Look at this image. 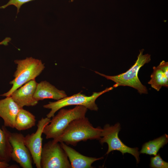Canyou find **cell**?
Wrapping results in <instances>:
<instances>
[{
	"label": "cell",
	"mask_w": 168,
	"mask_h": 168,
	"mask_svg": "<svg viewBox=\"0 0 168 168\" xmlns=\"http://www.w3.org/2000/svg\"><path fill=\"white\" fill-rule=\"evenodd\" d=\"M102 130L100 127H94L88 119L85 117L72 121L62 134L52 141L55 142H63L67 145L76 146L81 141L99 140Z\"/></svg>",
	"instance_id": "cell-1"
},
{
	"label": "cell",
	"mask_w": 168,
	"mask_h": 168,
	"mask_svg": "<svg viewBox=\"0 0 168 168\" xmlns=\"http://www.w3.org/2000/svg\"><path fill=\"white\" fill-rule=\"evenodd\" d=\"M144 49L140 50L138 58L134 65L125 72L115 75L108 76L101 73L97 71L96 73L115 83L113 87L128 86L137 90L140 94H147L148 90L147 87L143 85L138 77V72L140 68L151 61V55L147 54H143Z\"/></svg>",
	"instance_id": "cell-2"
},
{
	"label": "cell",
	"mask_w": 168,
	"mask_h": 168,
	"mask_svg": "<svg viewBox=\"0 0 168 168\" xmlns=\"http://www.w3.org/2000/svg\"><path fill=\"white\" fill-rule=\"evenodd\" d=\"M17 65L14 79L10 82L12 86L7 92L1 95L2 96H10L15 90L28 82L33 80L41 73L45 68L44 64L40 60L32 57L21 60H16Z\"/></svg>",
	"instance_id": "cell-3"
},
{
	"label": "cell",
	"mask_w": 168,
	"mask_h": 168,
	"mask_svg": "<svg viewBox=\"0 0 168 168\" xmlns=\"http://www.w3.org/2000/svg\"><path fill=\"white\" fill-rule=\"evenodd\" d=\"M87 110L86 107L82 105H77L72 109H60L43 129V133L46 138L54 139L59 137L72 121L85 117Z\"/></svg>",
	"instance_id": "cell-4"
},
{
	"label": "cell",
	"mask_w": 168,
	"mask_h": 168,
	"mask_svg": "<svg viewBox=\"0 0 168 168\" xmlns=\"http://www.w3.org/2000/svg\"><path fill=\"white\" fill-rule=\"evenodd\" d=\"M113 87H110L100 92H94L90 96L79 92L70 96H67L56 101L49 102L43 105L44 108L50 109L46 116L51 118L58 110L63 107L71 105L83 106L87 109L97 111L98 108L95 103L96 99L102 94L113 90Z\"/></svg>",
	"instance_id": "cell-5"
},
{
	"label": "cell",
	"mask_w": 168,
	"mask_h": 168,
	"mask_svg": "<svg viewBox=\"0 0 168 168\" xmlns=\"http://www.w3.org/2000/svg\"><path fill=\"white\" fill-rule=\"evenodd\" d=\"M120 129V124L119 123L111 126L106 124L102 129L99 141L101 144L104 143L107 144L108 149L106 154L115 150L119 151L123 155L126 153H129L134 157L137 163H138L140 161L138 148L129 147L123 142L118 137Z\"/></svg>",
	"instance_id": "cell-6"
},
{
	"label": "cell",
	"mask_w": 168,
	"mask_h": 168,
	"mask_svg": "<svg viewBox=\"0 0 168 168\" xmlns=\"http://www.w3.org/2000/svg\"><path fill=\"white\" fill-rule=\"evenodd\" d=\"M41 168H72L68 158L58 142L48 141L42 147Z\"/></svg>",
	"instance_id": "cell-7"
},
{
	"label": "cell",
	"mask_w": 168,
	"mask_h": 168,
	"mask_svg": "<svg viewBox=\"0 0 168 168\" xmlns=\"http://www.w3.org/2000/svg\"><path fill=\"white\" fill-rule=\"evenodd\" d=\"M2 129L12 147L11 159L23 168H32V159L29 150L25 144L24 135L21 133H12L4 125Z\"/></svg>",
	"instance_id": "cell-8"
},
{
	"label": "cell",
	"mask_w": 168,
	"mask_h": 168,
	"mask_svg": "<svg viewBox=\"0 0 168 168\" xmlns=\"http://www.w3.org/2000/svg\"><path fill=\"white\" fill-rule=\"evenodd\" d=\"M51 118H42L38 122L35 133L28 134L24 137L25 144L29 150L34 164L37 168H41V155L42 149V135L43 129L49 124Z\"/></svg>",
	"instance_id": "cell-9"
},
{
	"label": "cell",
	"mask_w": 168,
	"mask_h": 168,
	"mask_svg": "<svg viewBox=\"0 0 168 168\" xmlns=\"http://www.w3.org/2000/svg\"><path fill=\"white\" fill-rule=\"evenodd\" d=\"M37 84L35 80H30L15 90L10 96L21 108L34 106L38 101L33 96Z\"/></svg>",
	"instance_id": "cell-10"
},
{
	"label": "cell",
	"mask_w": 168,
	"mask_h": 168,
	"mask_svg": "<svg viewBox=\"0 0 168 168\" xmlns=\"http://www.w3.org/2000/svg\"><path fill=\"white\" fill-rule=\"evenodd\" d=\"M21 108L11 96L0 100V117L3 120L4 126L14 128L16 118Z\"/></svg>",
	"instance_id": "cell-11"
},
{
	"label": "cell",
	"mask_w": 168,
	"mask_h": 168,
	"mask_svg": "<svg viewBox=\"0 0 168 168\" xmlns=\"http://www.w3.org/2000/svg\"><path fill=\"white\" fill-rule=\"evenodd\" d=\"M60 144L69 159L72 168H92L93 162L103 158L86 156L63 142H60Z\"/></svg>",
	"instance_id": "cell-12"
},
{
	"label": "cell",
	"mask_w": 168,
	"mask_h": 168,
	"mask_svg": "<svg viewBox=\"0 0 168 168\" xmlns=\"http://www.w3.org/2000/svg\"><path fill=\"white\" fill-rule=\"evenodd\" d=\"M67 96L65 91L58 90L46 81H43L37 83L33 96L38 101L47 99L58 100Z\"/></svg>",
	"instance_id": "cell-13"
},
{
	"label": "cell",
	"mask_w": 168,
	"mask_h": 168,
	"mask_svg": "<svg viewBox=\"0 0 168 168\" xmlns=\"http://www.w3.org/2000/svg\"><path fill=\"white\" fill-rule=\"evenodd\" d=\"M35 117L29 111L21 108L16 118L14 128L18 131L30 129L35 125Z\"/></svg>",
	"instance_id": "cell-14"
},
{
	"label": "cell",
	"mask_w": 168,
	"mask_h": 168,
	"mask_svg": "<svg viewBox=\"0 0 168 168\" xmlns=\"http://www.w3.org/2000/svg\"><path fill=\"white\" fill-rule=\"evenodd\" d=\"M168 142V136L165 134L153 140L145 143L142 146L140 153L156 156L160 149Z\"/></svg>",
	"instance_id": "cell-15"
},
{
	"label": "cell",
	"mask_w": 168,
	"mask_h": 168,
	"mask_svg": "<svg viewBox=\"0 0 168 168\" xmlns=\"http://www.w3.org/2000/svg\"><path fill=\"white\" fill-rule=\"evenodd\" d=\"M153 72L151 79L148 82L149 84L157 91H159L163 86L168 87V77L157 66H154Z\"/></svg>",
	"instance_id": "cell-16"
},
{
	"label": "cell",
	"mask_w": 168,
	"mask_h": 168,
	"mask_svg": "<svg viewBox=\"0 0 168 168\" xmlns=\"http://www.w3.org/2000/svg\"><path fill=\"white\" fill-rule=\"evenodd\" d=\"M12 150L7 137L0 128V161L8 163L11 159Z\"/></svg>",
	"instance_id": "cell-17"
},
{
	"label": "cell",
	"mask_w": 168,
	"mask_h": 168,
	"mask_svg": "<svg viewBox=\"0 0 168 168\" xmlns=\"http://www.w3.org/2000/svg\"><path fill=\"white\" fill-rule=\"evenodd\" d=\"M150 166L152 168H168V163L164 161L158 154L151 158Z\"/></svg>",
	"instance_id": "cell-18"
},
{
	"label": "cell",
	"mask_w": 168,
	"mask_h": 168,
	"mask_svg": "<svg viewBox=\"0 0 168 168\" xmlns=\"http://www.w3.org/2000/svg\"><path fill=\"white\" fill-rule=\"evenodd\" d=\"M34 0H10L6 4L0 7V9H4L10 5H13L17 8V13L19 12L21 6L28 2Z\"/></svg>",
	"instance_id": "cell-19"
},
{
	"label": "cell",
	"mask_w": 168,
	"mask_h": 168,
	"mask_svg": "<svg viewBox=\"0 0 168 168\" xmlns=\"http://www.w3.org/2000/svg\"><path fill=\"white\" fill-rule=\"evenodd\" d=\"M168 77V62L164 60L162 61L157 66Z\"/></svg>",
	"instance_id": "cell-20"
},
{
	"label": "cell",
	"mask_w": 168,
	"mask_h": 168,
	"mask_svg": "<svg viewBox=\"0 0 168 168\" xmlns=\"http://www.w3.org/2000/svg\"><path fill=\"white\" fill-rule=\"evenodd\" d=\"M11 39L10 38L7 37L3 40L0 42V45H7L8 44V43L11 40Z\"/></svg>",
	"instance_id": "cell-21"
},
{
	"label": "cell",
	"mask_w": 168,
	"mask_h": 168,
	"mask_svg": "<svg viewBox=\"0 0 168 168\" xmlns=\"http://www.w3.org/2000/svg\"><path fill=\"white\" fill-rule=\"evenodd\" d=\"M9 167L8 163L0 161V168H7Z\"/></svg>",
	"instance_id": "cell-22"
}]
</instances>
